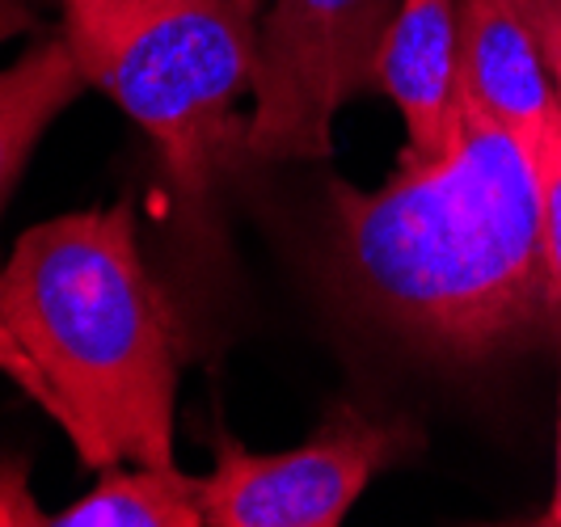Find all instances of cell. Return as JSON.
I'll return each instance as SVG.
<instances>
[{"instance_id":"cell-1","label":"cell","mask_w":561,"mask_h":527,"mask_svg":"<svg viewBox=\"0 0 561 527\" xmlns=\"http://www.w3.org/2000/svg\"><path fill=\"white\" fill-rule=\"evenodd\" d=\"M330 283L364 325L431 359L473 363L553 312L528 144L465 98L448 152L380 191L330 182Z\"/></svg>"},{"instance_id":"cell-2","label":"cell","mask_w":561,"mask_h":527,"mask_svg":"<svg viewBox=\"0 0 561 527\" xmlns=\"http://www.w3.org/2000/svg\"><path fill=\"white\" fill-rule=\"evenodd\" d=\"M182 359V317L127 198L34 224L0 262V371L56 417L84 469L178 465Z\"/></svg>"},{"instance_id":"cell-3","label":"cell","mask_w":561,"mask_h":527,"mask_svg":"<svg viewBox=\"0 0 561 527\" xmlns=\"http://www.w3.org/2000/svg\"><path fill=\"white\" fill-rule=\"evenodd\" d=\"M64 38L84 81L157 144L178 203L207 211L245 157L253 13L237 0H64Z\"/></svg>"},{"instance_id":"cell-4","label":"cell","mask_w":561,"mask_h":527,"mask_svg":"<svg viewBox=\"0 0 561 527\" xmlns=\"http://www.w3.org/2000/svg\"><path fill=\"white\" fill-rule=\"evenodd\" d=\"M401 0H271L253 51L245 157L325 161L334 118L376 89V64Z\"/></svg>"},{"instance_id":"cell-5","label":"cell","mask_w":561,"mask_h":527,"mask_svg":"<svg viewBox=\"0 0 561 527\" xmlns=\"http://www.w3.org/2000/svg\"><path fill=\"white\" fill-rule=\"evenodd\" d=\"M414 444L405 422L334 405L300 447L250 451L220 439L203 477L207 527H337L380 472Z\"/></svg>"},{"instance_id":"cell-6","label":"cell","mask_w":561,"mask_h":527,"mask_svg":"<svg viewBox=\"0 0 561 527\" xmlns=\"http://www.w3.org/2000/svg\"><path fill=\"white\" fill-rule=\"evenodd\" d=\"M376 89L389 93L401 123V161L448 152L465 127L460 84V0H401L385 34Z\"/></svg>"},{"instance_id":"cell-7","label":"cell","mask_w":561,"mask_h":527,"mask_svg":"<svg viewBox=\"0 0 561 527\" xmlns=\"http://www.w3.org/2000/svg\"><path fill=\"white\" fill-rule=\"evenodd\" d=\"M460 84L478 111L519 139L558 111L540 0H460Z\"/></svg>"},{"instance_id":"cell-8","label":"cell","mask_w":561,"mask_h":527,"mask_svg":"<svg viewBox=\"0 0 561 527\" xmlns=\"http://www.w3.org/2000/svg\"><path fill=\"white\" fill-rule=\"evenodd\" d=\"M89 81L68 51V38H43L0 68V216L18 191L38 139L81 98Z\"/></svg>"},{"instance_id":"cell-9","label":"cell","mask_w":561,"mask_h":527,"mask_svg":"<svg viewBox=\"0 0 561 527\" xmlns=\"http://www.w3.org/2000/svg\"><path fill=\"white\" fill-rule=\"evenodd\" d=\"M51 527H207L203 477L178 465H114L89 494L56 511Z\"/></svg>"},{"instance_id":"cell-10","label":"cell","mask_w":561,"mask_h":527,"mask_svg":"<svg viewBox=\"0 0 561 527\" xmlns=\"http://www.w3.org/2000/svg\"><path fill=\"white\" fill-rule=\"evenodd\" d=\"M524 144H528V157H533V173H536L545 262H549L553 291H558V305H561V106Z\"/></svg>"},{"instance_id":"cell-11","label":"cell","mask_w":561,"mask_h":527,"mask_svg":"<svg viewBox=\"0 0 561 527\" xmlns=\"http://www.w3.org/2000/svg\"><path fill=\"white\" fill-rule=\"evenodd\" d=\"M51 515L30 499L26 460H0V527H43Z\"/></svg>"},{"instance_id":"cell-12","label":"cell","mask_w":561,"mask_h":527,"mask_svg":"<svg viewBox=\"0 0 561 527\" xmlns=\"http://www.w3.org/2000/svg\"><path fill=\"white\" fill-rule=\"evenodd\" d=\"M540 43H545L549 77H553V93L561 106V0H540Z\"/></svg>"},{"instance_id":"cell-13","label":"cell","mask_w":561,"mask_h":527,"mask_svg":"<svg viewBox=\"0 0 561 527\" xmlns=\"http://www.w3.org/2000/svg\"><path fill=\"white\" fill-rule=\"evenodd\" d=\"M30 30H38V13L30 9V0H0V47L26 38Z\"/></svg>"},{"instance_id":"cell-14","label":"cell","mask_w":561,"mask_h":527,"mask_svg":"<svg viewBox=\"0 0 561 527\" xmlns=\"http://www.w3.org/2000/svg\"><path fill=\"white\" fill-rule=\"evenodd\" d=\"M545 524L561 527V414H558V485H553V502L545 511Z\"/></svg>"},{"instance_id":"cell-15","label":"cell","mask_w":561,"mask_h":527,"mask_svg":"<svg viewBox=\"0 0 561 527\" xmlns=\"http://www.w3.org/2000/svg\"><path fill=\"white\" fill-rule=\"evenodd\" d=\"M237 4H241L245 13H262V0H237Z\"/></svg>"}]
</instances>
